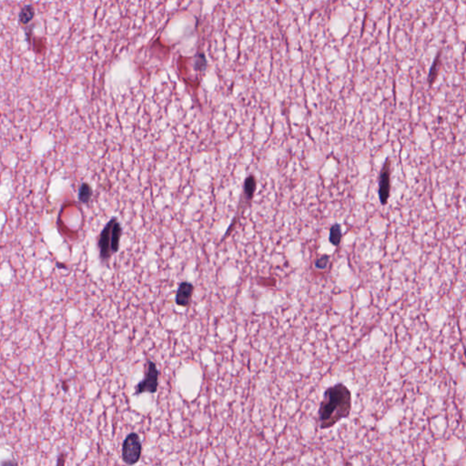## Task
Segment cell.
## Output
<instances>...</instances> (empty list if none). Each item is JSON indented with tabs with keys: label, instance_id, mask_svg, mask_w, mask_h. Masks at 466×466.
<instances>
[{
	"label": "cell",
	"instance_id": "obj_1",
	"mask_svg": "<svg viewBox=\"0 0 466 466\" xmlns=\"http://www.w3.org/2000/svg\"><path fill=\"white\" fill-rule=\"evenodd\" d=\"M352 397L350 389L343 383L328 387L323 393L318 410V422L322 430L334 426L351 415Z\"/></svg>",
	"mask_w": 466,
	"mask_h": 466
},
{
	"label": "cell",
	"instance_id": "obj_2",
	"mask_svg": "<svg viewBox=\"0 0 466 466\" xmlns=\"http://www.w3.org/2000/svg\"><path fill=\"white\" fill-rule=\"evenodd\" d=\"M122 228L117 218H111L100 232L98 239L100 258L103 263H108L120 250Z\"/></svg>",
	"mask_w": 466,
	"mask_h": 466
},
{
	"label": "cell",
	"instance_id": "obj_3",
	"mask_svg": "<svg viewBox=\"0 0 466 466\" xmlns=\"http://www.w3.org/2000/svg\"><path fill=\"white\" fill-rule=\"evenodd\" d=\"M142 454V443L139 434L131 433L122 443V460L128 466L135 465L140 462Z\"/></svg>",
	"mask_w": 466,
	"mask_h": 466
},
{
	"label": "cell",
	"instance_id": "obj_4",
	"mask_svg": "<svg viewBox=\"0 0 466 466\" xmlns=\"http://www.w3.org/2000/svg\"><path fill=\"white\" fill-rule=\"evenodd\" d=\"M159 377L160 371L157 365L152 361H147L146 365L145 376L142 381H140L135 387L134 395H140L142 394H155L159 388Z\"/></svg>",
	"mask_w": 466,
	"mask_h": 466
},
{
	"label": "cell",
	"instance_id": "obj_5",
	"mask_svg": "<svg viewBox=\"0 0 466 466\" xmlns=\"http://www.w3.org/2000/svg\"><path fill=\"white\" fill-rule=\"evenodd\" d=\"M390 175H392V160L388 157L379 176V199L382 205H387L390 195Z\"/></svg>",
	"mask_w": 466,
	"mask_h": 466
},
{
	"label": "cell",
	"instance_id": "obj_6",
	"mask_svg": "<svg viewBox=\"0 0 466 466\" xmlns=\"http://www.w3.org/2000/svg\"><path fill=\"white\" fill-rule=\"evenodd\" d=\"M194 291L193 284L189 282L179 283L175 296V303L180 307H188L192 303V294Z\"/></svg>",
	"mask_w": 466,
	"mask_h": 466
},
{
	"label": "cell",
	"instance_id": "obj_7",
	"mask_svg": "<svg viewBox=\"0 0 466 466\" xmlns=\"http://www.w3.org/2000/svg\"><path fill=\"white\" fill-rule=\"evenodd\" d=\"M442 49H440L436 56L434 58V62L432 64V67L430 68V71H429V74H428V78H427V81H428V84L430 86H433L436 80L438 79L439 74H440V71L442 68Z\"/></svg>",
	"mask_w": 466,
	"mask_h": 466
},
{
	"label": "cell",
	"instance_id": "obj_8",
	"mask_svg": "<svg viewBox=\"0 0 466 466\" xmlns=\"http://www.w3.org/2000/svg\"><path fill=\"white\" fill-rule=\"evenodd\" d=\"M35 14H36V11L33 6L31 5L24 6L20 9V16H18L20 24L24 25V26L29 24L34 20Z\"/></svg>",
	"mask_w": 466,
	"mask_h": 466
},
{
	"label": "cell",
	"instance_id": "obj_9",
	"mask_svg": "<svg viewBox=\"0 0 466 466\" xmlns=\"http://www.w3.org/2000/svg\"><path fill=\"white\" fill-rule=\"evenodd\" d=\"M342 238H343L342 226L339 223L333 224L330 229V237H329V240L331 245L338 247L342 241Z\"/></svg>",
	"mask_w": 466,
	"mask_h": 466
},
{
	"label": "cell",
	"instance_id": "obj_10",
	"mask_svg": "<svg viewBox=\"0 0 466 466\" xmlns=\"http://www.w3.org/2000/svg\"><path fill=\"white\" fill-rule=\"evenodd\" d=\"M92 197V189L88 183L81 185L79 192V199L82 203H88Z\"/></svg>",
	"mask_w": 466,
	"mask_h": 466
},
{
	"label": "cell",
	"instance_id": "obj_11",
	"mask_svg": "<svg viewBox=\"0 0 466 466\" xmlns=\"http://www.w3.org/2000/svg\"><path fill=\"white\" fill-rule=\"evenodd\" d=\"M330 259H331V256L330 255L324 254V255L321 256L319 259H317L315 260V268H317V269H319V270H325V269L328 267V264H329Z\"/></svg>",
	"mask_w": 466,
	"mask_h": 466
},
{
	"label": "cell",
	"instance_id": "obj_12",
	"mask_svg": "<svg viewBox=\"0 0 466 466\" xmlns=\"http://www.w3.org/2000/svg\"><path fill=\"white\" fill-rule=\"evenodd\" d=\"M1 466H18V464H17V462L16 461L9 459V460H5V461L1 462Z\"/></svg>",
	"mask_w": 466,
	"mask_h": 466
},
{
	"label": "cell",
	"instance_id": "obj_13",
	"mask_svg": "<svg viewBox=\"0 0 466 466\" xmlns=\"http://www.w3.org/2000/svg\"><path fill=\"white\" fill-rule=\"evenodd\" d=\"M65 463H66V456H65V454H61L60 458L58 460V466H65Z\"/></svg>",
	"mask_w": 466,
	"mask_h": 466
}]
</instances>
